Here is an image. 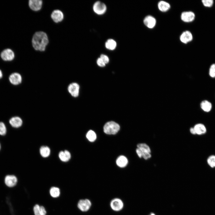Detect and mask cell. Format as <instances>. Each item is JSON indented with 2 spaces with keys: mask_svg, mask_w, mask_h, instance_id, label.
<instances>
[{
  "mask_svg": "<svg viewBox=\"0 0 215 215\" xmlns=\"http://www.w3.org/2000/svg\"><path fill=\"white\" fill-rule=\"evenodd\" d=\"M32 42V46L35 50L44 51L48 43V37L43 32H37L33 36Z\"/></svg>",
  "mask_w": 215,
  "mask_h": 215,
  "instance_id": "cell-1",
  "label": "cell"
},
{
  "mask_svg": "<svg viewBox=\"0 0 215 215\" xmlns=\"http://www.w3.org/2000/svg\"><path fill=\"white\" fill-rule=\"evenodd\" d=\"M136 152L138 156L147 160L151 157V150L149 147L145 143H140L137 145Z\"/></svg>",
  "mask_w": 215,
  "mask_h": 215,
  "instance_id": "cell-2",
  "label": "cell"
},
{
  "mask_svg": "<svg viewBox=\"0 0 215 215\" xmlns=\"http://www.w3.org/2000/svg\"><path fill=\"white\" fill-rule=\"evenodd\" d=\"M119 125L113 121H110L107 122L103 127L104 132L106 134L114 135L119 130Z\"/></svg>",
  "mask_w": 215,
  "mask_h": 215,
  "instance_id": "cell-3",
  "label": "cell"
},
{
  "mask_svg": "<svg viewBox=\"0 0 215 215\" xmlns=\"http://www.w3.org/2000/svg\"><path fill=\"white\" fill-rule=\"evenodd\" d=\"M0 56L3 60L10 61L13 60L15 57V54L13 50L10 48L3 50L1 53Z\"/></svg>",
  "mask_w": 215,
  "mask_h": 215,
  "instance_id": "cell-4",
  "label": "cell"
},
{
  "mask_svg": "<svg viewBox=\"0 0 215 215\" xmlns=\"http://www.w3.org/2000/svg\"><path fill=\"white\" fill-rule=\"evenodd\" d=\"M91 206V202L88 199L80 200L77 204L78 208L82 212H86L90 208Z\"/></svg>",
  "mask_w": 215,
  "mask_h": 215,
  "instance_id": "cell-5",
  "label": "cell"
},
{
  "mask_svg": "<svg viewBox=\"0 0 215 215\" xmlns=\"http://www.w3.org/2000/svg\"><path fill=\"white\" fill-rule=\"evenodd\" d=\"M110 206L111 209L116 211H118L122 209L124 204L122 201L118 198L113 199L110 202Z\"/></svg>",
  "mask_w": 215,
  "mask_h": 215,
  "instance_id": "cell-6",
  "label": "cell"
},
{
  "mask_svg": "<svg viewBox=\"0 0 215 215\" xmlns=\"http://www.w3.org/2000/svg\"><path fill=\"white\" fill-rule=\"evenodd\" d=\"M94 12L98 15L103 14L106 10V7L103 2L97 1L95 2L93 6Z\"/></svg>",
  "mask_w": 215,
  "mask_h": 215,
  "instance_id": "cell-7",
  "label": "cell"
},
{
  "mask_svg": "<svg viewBox=\"0 0 215 215\" xmlns=\"http://www.w3.org/2000/svg\"><path fill=\"white\" fill-rule=\"evenodd\" d=\"M67 90L69 93L73 97H77L79 95V86L75 82L70 83L68 85Z\"/></svg>",
  "mask_w": 215,
  "mask_h": 215,
  "instance_id": "cell-8",
  "label": "cell"
},
{
  "mask_svg": "<svg viewBox=\"0 0 215 215\" xmlns=\"http://www.w3.org/2000/svg\"><path fill=\"white\" fill-rule=\"evenodd\" d=\"M181 20L186 22H192L195 18V15L192 11H185L182 12L181 16Z\"/></svg>",
  "mask_w": 215,
  "mask_h": 215,
  "instance_id": "cell-9",
  "label": "cell"
},
{
  "mask_svg": "<svg viewBox=\"0 0 215 215\" xmlns=\"http://www.w3.org/2000/svg\"><path fill=\"white\" fill-rule=\"evenodd\" d=\"M10 82L14 85H17L20 84L22 80L21 75L19 73H12L9 77Z\"/></svg>",
  "mask_w": 215,
  "mask_h": 215,
  "instance_id": "cell-10",
  "label": "cell"
},
{
  "mask_svg": "<svg viewBox=\"0 0 215 215\" xmlns=\"http://www.w3.org/2000/svg\"><path fill=\"white\" fill-rule=\"evenodd\" d=\"M17 182V178L14 175H8L5 177V183L8 187L11 188L14 187L16 185Z\"/></svg>",
  "mask_w": 215,
  "mask_h": 215,
  "instance_id": "cell-11",
  "label": "cell"
},
{
  "mask_svg": "<svg viewBox=\"0 0 215 215\" xmlns=\"http://www.w3.org/2000/svg\"><path fill=\"white\" fill-rule=\"evenodd\" d=\"M42 1L41 0H30L29 1V5L32 10L37 11L41 9Z\"/></svg>",
  "mask_w": 215,
  "mask_h": 215,
  "instance_id": "cell-12",
  "label": "cell"
},
{
  "mask_svg": "<svg viewBox=\"0 0 215 215\" xmlns=\"http://www.w3.org/2000/svg\"><path fill=\"white\" fill-rule=\"evenodd\" d=\"M53 20L56 23L62 21L64 18V15L62 12L58 10H54L51 15Z\"/></svg>",
  "mask_w": 215,
  "mask_h": 215,
  "instance_id": "cell-13",
  "label": "cell"
},
{
  "mask_svg": "<svg viewBox=\"0 0 215 215\" xmlns=\"http://www.w3.org/2000/svg\"><path fill=\"white\" fill-rule=\"evenodd\" d=\"M193 39V35L189 31H184L180 37V41L185 44H187L191 42Z\"/></svg>",
  "mask_w": 215,
  "mask_h": 215,
  "instance_id": "cell-14",
  "label": "cell"
},
{
  "mask_svg": "<svg viewBox=\"0 0 215 215\" xmlns=\"http://www.w3.org/2000/svg\"><path fill=\"white\" fill-rule=\"evenodd\" d=\"M145 25L149 28H153L155 26L156 21L155 19L151 16H148L145 17L143 21Z\"/></svg>",
  "mask_w": 215,
  "mask_h": 215,
  "instance_id": "cell-15",
  "label": "cell"
},
{
  "mask_svg": "<svg viewBox=\"0 0 215 215\" xmlns=\"http://www.w3.org/2000/svg\"><path fill=\"white\" fill-rule=\"evenodd\" d=\"M196 134L202 135L206 133L207 130L205 126L203 124L199 123L196 124L193 127Z\"/></svg>",
  "mask_w": 215,
  "mask_h": 215,
  "instance_id": "cell-16",
  "label": "cell"
},
{
  "mask_svg": "<svg viewBox=\"0 0 215 215\" xmlns=\"http://www.w3.org/2000/svg\"><path fill=\"white\" fill-rule=\"evenodd\" d=\"M22 119L19 117H12L9 120V123L13 127L18 128L21 126L22 124Z\"/></svg>",
  "mask_w": 215,
  "mask_h": 215,
  "instance_id": "cell-17",
  "label": "cell"
},
{
  "mask_svg": "<svg viewBox=\"0 0 215 215\" xmlns=\"http://www.w3.org/2000/svg\"><path fill=\"white\" fill-rule=\"evenodd\" d=\"M201 109L204 112H208L211 111L212 108L211 103L207 100L202 101L200 104Z\"/></svg>",
  "mask_w": 215,
  "mask_h": 215,
  "instance_id": "cell-18",
  "label": "cell"
},
{
  "mask_svg": "<svg viewBox=\"0 0 215 215\" xmlns=\"http://www.w3.org/2000/svg\"><path fill=\"white\" fill-rule=\"evenodd\" d=\"M60 159L63 162L68 161L71 158V154L70 152L67 150L62 151L60 152L59 154Z\"/></svg>",
  "mask_w": 215,
  "mask_h": 215,
  "instance_id": "cell-19",
  "label": "cell"
},
{
  "mask_svg": "<svg viewBox=\"0 0 215 215\" xmlns=\"http://www.w3.org/2000/svg\"><path fill=\"white\" fill-rule=\"evenodd\" d=\"M116 162L119 167L123 168L127 165L128 160L127 158L124 156H120L117 158Z\"/></svg>",
  "mask_w": 215,
  "mask_h": 215,
  "instance_id": "cell-20",
  "label": "cell"
},
{
  "mask_svg": "<svg viewBox=\"0 0 215 215\" xmlns=\"http://www.w3.org/2000/svg\"><path fill=\"white\" fill-rule=\"evenodd\" d=\"M158 6L159 10L162 12L167 11L170 8V5L169 3L162 1L159 2Z\"/></svg>",
  "mask_w": 215,
  "mask_h": 215,
  "instance_id": "cell-21",
  "label": "cell"
},
{
  "mask_svg": "<svg viewBox=\"0 0 215 215\" xmlns=\"http://www.w3.org/2000/svg\"><path fill=\"white\" fill-rule=\"evenodd\" d=\"M50 148L47 146H42L40 149V153L43 157H48L50 155Z\"/></svg>",
  "mask_w": 215,
  "mask_h": 215,
  "instance_id": "cell-22",
  "label": "cell"
},
{
  "mask_svg": "<svg viewBox=\"0 0 215 215\" xmlns=\"http://www.w3.org/2000/svg\"><path fill=\"white\" fill-rule=\"evenodd\" d=\"M50 196L53 198H57L60 195V190L58 188L56 187H52L50 190Z\"/></svg>",
  "mask_w": 215,
  "mask_h": 215,
  "instance_id": "cell-23",
  "label": "cell"
},
{
  "mask_svg": "<svg viewBox=\"0 0 215 215\" xmlns=\"http://www.w3.org/2000/svg\"><path fill=\"white\" fill-rule=\"evenodd\" d=\"M105 47L108 49L113 50H114L116 46V42L112 39H109L105 43Z\"/></svg>",
  "mask_w": 215,
  "mask_h": 215,
  "instance_id": "cell-24",
  "label": "cell"
},
{
  "mask_svg": "<svg viewBox=\"0 0 215 215\" xmlns=\"http://www.w3.org/2000/svg\"><path fill=\"white\" fill-rule=\"evenodd\" d=\"M86 137L88 140L90 142L94 141L96 138V136L95 132L91 130H89L87 133Z\"/></svg>",
  "mask_w": 215,
  "mask_h": 215,
  "instance_id": "cell-25",
  "label": "cell"
},
{
  "mask_svg": "<svg viewBox=\"0 0 215 215\" xmlns=\"http://www.w3.org/2000/svg\"><path fill=\"white\" fill-rule=\"evenodd\" d=\"M208 165L211 168H215V155H211L209 156L207 159Z\"/></svg>",
  "mask_w": 215,
  "mask_h": 215,
  "instance_id": "cell-26",
  "label": "cell"
},
{
  "mask_svg": "<svg viewBox=\"0 0 215 215\" xmlns=\"http://www.w3.org/2000/svg\"><path fill=\"white\" fill-rule=\"evenodd\" d=\"M209 74L212 78H215V63L212 64L209 69Z\"/></svg>",
  "mask_w": 215,
  "mask_h": 215,
  "instance_id": "cell-27",
  "label": "cell"
},
{
  "mask_svg": "<svg viewBox=\"0 0 215 215\" xmlns=\"http://www.w3.org/2000/svg\"><path fill=\"white\" fill-rule=\"evenodd\" d=\"M202 2L203 5L207 7H211L214 4L213 0H202Z\"/></svg>",
  "mask_w": 215,
  "mask_h": 215,
  "instance_id": "cell-28",
  "label": "cell"
},
{
  "mask_svg": "<svg viewBox=\"0 0 215 215\" xmlns=\"http://www.w3.org/2000/svg\"><path fill=\"white\" fill-rule=\"evenodd\" d=\"M6 128L5 124L2 122H0V135H4L6 133Z\"/></svg>",
  "mask_w": 215,
  "mask_h": 215,
  "instance_id": "cell-29",
  "label": "cell"
},
{
  "mask_svg": "<svg viewBox=\"0 0 215 215\" xmlns=\"http://www.w3.org/2000/svg\"><path fill=\"white\" fill-rule=\"evenodd\" d=\"M40 206L36 204L33 207V210L35 215H41Z\"/></svg>",
  "mask_w": 215,
  "mask_h": 215,
  "instance_id": "cell-30",
  "label": "cell"
},
{
  "mask_svg": "<svg viewBox=\"0 0 215 215\" xmlns=\"http://www.w3.org/2000/svg\"><path fill=\"white\" fill-rule=\"evenodd\" d=\"M100 58L105 64H107L109 62V59L107 56L104 54H102Z\"/></svg>",
  "mask_w": 215,
  "mask_h": 215,
  "instance_id": "cell-31",
  "label": "cell"
},
{
  "mask_svg": "<svg viewBox=\"0 0 215 215\" xmlns=\"http://www.w3.org/2000/svg\"><path fill=\"white\" fill-rule=\"evenodd\" d=\"M97 63L98 66L101 67H104L105 65V64L100 58L97 59Z\"/></svg>",
  "mask_w": 215,
  "mask_h": 215,
  "instance_id": "cell-32",
  "label": "cell"
},
{
  "mask_svg": "<svg viewBox=\"0 0 215 215\" xmlns=\"http://www.w3.org/2000/svg\"><path fill=\"white\" fill-rule=\"evenodd\" d=\"M40 208L41 215H46L47 212L45 208L42 206H40Z\"/></svg>",
  "mask_w": 215,
  "mask_h": 215,
  "instance_id": "cell-33",
  "label": "cell"
},
{
  "mask_svg": "<svg viewBox=\"0 0 215 215\" xmlns=\"http://www.w3.org/2000/svg\"><path fill=\"white\" fill-rule=\"evenodd\" d=\"M190 131L191 133L194 135L196 134L195 130L193 127H191L190 128Z\"/></svg>",
  "mask_w": 215,
  "mask_h": 215,
  "instance_id": "cell-34",
  "label": "cell"
},
{
  "mask_svg": "<svg viewBox=\"0 0 215 215\" xmlns=\"http://www.w3.org/2000/svg\"><path fill=\"white\" fill-rule=\"evenodd\" d=\"M3 74L2 71L0 69V79H1L2 77Z\"/></svg>",
  "mask_w": 215,
  "mask_h": 215,
  "instance_id": "cell-35",
  "label": "cell"
},
{
  "mask_svg": "<svg viewBox=\"0 0 215 215\" xmlns=\"http://www.w3.org/2000/svg\"><path fill=\"white\" fill-rule=\"evenodd\" d=\"M150 215H155L153 214H152Z\"/></svg>",
  "mask_w": 215,
  "mask_h": 215,
  "instance_id": "cell-36",
  "label": "cell"
},
{
  "mask_svg": "<svg viewBox=\"0 0 215 215\" xmlns=\"http://www.w3.org/2000/svg\"><path fill=\"white\" fill-rule=\"evenodd\" d=\"M0 148H1V145H0Z\"/></svg>",
  "mask_w": 215,
  "mask_h": 215,
  "instance_id": "cell-37",
  "label": "cell"
}]
</instances>
